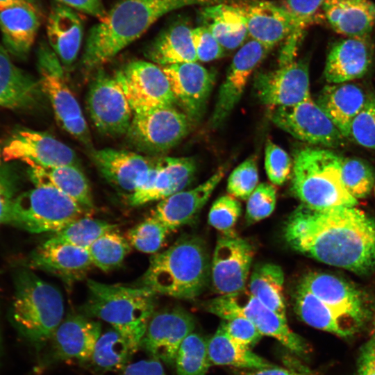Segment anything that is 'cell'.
Here are the masks:
<instances>
[{
	"mask_svg": "<svg viewBox=\"0 0 375 375\" xmlns=\"http://www.w3.org/2000/svg\"><path fill=\"white\" fill-rule=\"evenodd\" d=\"M284 236L295 251L358 274L375 272V220L355 206L315 209L288 217Z\"/></svg>",
	"mask_w": 375,
	"mask_h": 375,
	"instance_id": "cell-1",
	"label": "cell"
},
{
	"mask_svg": "<svg viewBox=\"0 0 375 375\" xmlns=\"http://www.w3.org/2000/svg\"><path fill=\"white\" fill-rule=\"evenodd\" d=\"M234 0H119L90 30L83 54L88 67L101 66L142 36L158 19L177 9Z\"/></svg>",
	"mask_w": 375,
	"mask_h": 375,
	"instance_id": "cell-2",
	"label": "cell"
},
{
	"mask_svg": "<svg viewBox=\"0 0 375 375\" xmlns=\"http://www.w3.org/2000/svg\"><path fill=\"white\" fill-rule=\"evenodd\" d=\"M87 286L88 297L81 313L111 325L136 352L156 311L158 294L144 287L107 284L92 279L88 280Z\"/></svg>",
	"mask_w": 375,
	"mask_h": 375,
	"instance_id": "cell-3",
	"label": "cell"
},
{
	"mask_svg": "<svg viewBox=\"0 0 375 375\" xmlns=\"http://www.w3.org/2000/svg\"><path fill=\"white\" fill-rule=\"evenodd\" d=\"M210 271L203 242L197 238H183L151 257L136 286L148 288L157 294L192 299L203 292Z\"/></svg>",
	"mask_w": 375,
	"mask_h": 375,
	"instance_id": "cell-4",
	"label": "cell"
},
{
	"mask_svg": "<svg viewBox=\"0 0 375 375\" xmlns=\"http://www.w3.org/2000/svg\"><path fill=\"white\" fill-rule=\"evenodd\" d=\"M342 156L323 148L306 147L294 154L290 191L301 204L315 209L356 206L358 200L341 178Z\"/></svg>",
	"mask_w": 375,
	"mask_h": 375,
	"instance_id": "cell-5",
	"label": "cell"
},
{
	"mask_svg": "<svg viewBox=\"0 0 375 375\" xmlns=\"http://www.w3.org/2000/svg\"><path fill=\"white\" fill-rule=\"evenodd\" d=\"M60 292L31 272L19 274L10 310V319L19 336L40 350L63 319Z\"/></svg>",
	"mask_w": 375,
	"mask_h": 375,
	"instance_id": "cell-6",
	"label": "cell"
},
{
	"mask_svg": "<svg viewBox=\"0 0 375 375\" xmlns=\"http://www.w3.org/2000/svg\"><path fill=\"white\" fill-rule=\"evenodd\" d=\"M299 285L317 299L344 339L359 335L374 319L375 305L370 297L340 276L326 272H310Z\"/></svg>",
	"mask_w": 375,
	"mask_h": 375,
	"instance_id": "cell-7",
	"label": "cell"
},
{
	"mask_svg": "<svg viewBox=\"0 0 375 375\" xmlns=\"http://www.w3.org/2000/svg\"><path fill=\"white\" fill-rule=\"evenodd\" d=\"M88 213L56 188L35 185L15 197L8 223L32 233H54Z\"/></svg>",
	"mask_w": 375,
	"mask_h": 375,
	"instance_id": "cell-8",
	"label": "cell"
},
{
	"mask_svg": "<svg viewBox=\"0 0 375 375\" xmlns=\"http://www.w3.org/2000/svg\"><path fill=\"white\" fill-rule=\"evenodd\" d=\"M204 308L223 319L244 317L262 335L276 339L297 356L303 358L308 353L306 342L289 328L287 319L265 306L247 288L210 299L204 303Z\"/></svg>",
	"mask_w": 375,
	"mask_h": 375,
	"instance_id": "cell-9",
	"label": "cell"
},
{
	"mask_svg": "<svg viewBox=\"0 0 375 375\" xmlns=\"http://www.w3.org/2000/svg\"><path fill=\"white\" fill-rule=\"evenodd\" d=\"M37 67L41 90L52 106L59 125L82 144L90 147L89 128L79 103L68 86L60 60L45 42L37 52Z\"/></svg>",
	"mask_w": 375,
	"mask_h": 375,
	"instance_id": "cell-10",
	"label": "cell"
},
{
	"mask_svg": "<svg viewBox=\"0 0 375 375\" xmlns=\"http://www.w3.org/2000/svg\"><path fill=\"white\" fill-rule=\"evenodd\" d=\"M190 120L173 106L133 113L126 135L137 149L151 154L166 152L187 135Z\"/></svg>",
	"mask_w": 375,
	"mask_h": 375,
	"instance_id": "cell-11",
	"label": "cell"
},
{
	"mask_svg": "<svg viewBox=\"0 0 375 375\" xmlns=\"http://www.w3.org/2000/svg\"><path fill=\"white\" fill-rule=\"evenodd\" d=\"M269 108L272 122L298 140L331 148L344 144L346 138L311 97L296 105Z\"/></svg>",
	"mask_w": 375,
	"mask_h": 375,
	"instance_id": "cell-12",
	"label": "cell"
},
{
	"mask_svg": "<svg viewBox=\"0 0 375 375\" xmlns=\"http://www.w3.org/2000/svg\"><path fill=\"white\" fill-rule=\"evenodd\" d=\"M122 89L133 114L173 106L176 99L169 80L159 65L145 60L132 61L114 76Z\"/></svg>",
	"mask_w": 375,
	"mask_h": 375,
	"instance_id": "cell-13",
	"label": "cell"
},
{
	"mask_svg": "<svg viewBox=\"0 0 375 375\" xmlns=\"http://www.w3.org/2000/svg\"><path fill=\"white\" fill-rule=\"evenodd\" d=\"M21 161L28 166L78 165L74 151L53 136L26 128L15 130L0 146V163Z\"/></svg>",
	"mask_w": 375,
	"mask_h": 375,
	"instance_id": "cell-14",
	"label": "cell"
},
{
	"mask_svg": "<svg viewBox=\"0 0 375 375\" xmlns=\"http://www.w3.org/2000/svg\"><path fill=\"white\" fill-rule=\"evenodd\" d=\"M90 117L102 134H126L133 117L128 100L114 76L99 72L92 80L87 97Z\"/></svg>",
	"mask_w": 375,
	"mask_h": 375,
	"instance_id": "cell-15",
	"label": "cell"
},
{
	"mask_svg": "<svg viewBox=\"0 0 375 375\" xmlns=\"http://www.w3.org/2000/svg\"><path fill=\"white\" fill-rule=\"evenodd\" d=\"M253 253L251 244L234 232L218 238L210 271L215 293L224 295L246 288Z\"/></svg>",
	"mask_w": 375,
	"mask_h": 375,
	"instance_id": "cell-16",
	"label": "cell"
},
{
	"mask_svg": "<svg viewBox=\"0 0 375 375\" xmlns=\"http://www.w3.org/2000/svg\"><path fill=\"white\" fill-rule=\"evenodd\" d=\"M254 88L258 100L269 108L298 104L311 97L308 63L294 60L260 73Z\"/></svg>",
	"mask_w": 375,
	"mask_h": 375,
	"instance_id": "cell-17",
	"label": "cell"
},
{
	"mask_svg": "<svg viewBox=\"0 0 375 375\" xmlns=\"http://www.w3.org/2000/svg\"><path fill=\"white\" fill-rule=\"evenodd\" d=\"M195 326L192 316L181 308L155 311L149 319L142 346L152 358L174 364L178 349Z\"/></svg>",
	"mask_w": 375,
	"mask_h": 375,
	"instance_id": "cell-18",
	"label": "cell"
},
{
	"mask_svg": "<svg viewBox=\"0 0 375 375\" xmlns=\"http://www.w3.org/2000/svg\"><path fill=\"white\" fill-rule=\"evenodd\" d=\"M271 49L252 40L245 43L234 56L218 92L210 119L213 127L219 126L231 113L241 99L251 74Z\"/></svg>",
	"mask_w": 375,
	"mask_h": 375,
	"instance_id": "cell-19",
	"label": "cell"
},
{
	"mask_svg": "<svg viewBox=\"0 0 375 375\" xmlns=\"http://www.w3.org/2000/svg\"><path fill=\"white\" fill-rule=\"evenodd\" d=\"M176 99L190 121H199L215 81L213 73L197 62L161 67Z\"/></svg>",
	"mask_w": 375,
	"mask_h": 375,
	"instance_id": "cell-20",
	"label": "cell"
},
{
	"mask_svg": "<svg viewBox=\"0 0 375 375\" xmlns=\"http://www.w3.org/2000/svg\"><path fill=\"white\" fill-rule=\"evenodd\" d=\"M101 334L99 321L82 313L67 315L49 342L50 360L89 362Z\"/></svg>",
	"mask_w": 375,
	"mask_h": 375,
	"instance_id": "cell-21",
	"label": "cell"
},
{
	"mask_svg": "<svg viewBox=\"0 0 375 375\" xmlns=\"http://www.w3.org/2000/svg\"><path fill=\"white\" fill-rule=\"evenodd\" d=\"M90 154L106 181L128 197L140 186L153 162L131 151L111 148L92 150Z\"/></svg>",
	"mask_w": 375,
	"mask_h": 375,
	"instance_id": "cell-22",
	"label": "cell"
},
{
	"mask_svg": "<svg viewBox=\"0 0 375 375\" xmlns=\"http://www.w3.org/2000/svg\"><path fill=\"white\" fill-rule=\"evenodd\" d=\"M225 173L226 169L222 167L198 186L180 191L159 201L151 215L169 231L189 223L206 203Z\"/></svg>",
	"mask_w": 375,
	"mask_h": 375,
	"instance_id": "cell-23",
	"label": "cell"
},
{
	"mask_svg": "<svg viewBox=\"0 0 375 375\" xmlns=\"http://www.w3.org/2000/svg\"><path fill=\"white\" fill-rule=\"evenodd\" d=\"M373 59L369 38H346L331 48L325 63L324 76L330 84L347 83L362 77Z\"/></svg>",
	"mask_w": 375,
	"mask_h": 375,
	"instance_id": "cell-24",
	"label": "cell"
},
{
	"mask_svg": "<svg viewBox=\"0 0 375 375\" xmlns=\"http://www.w3.org/2000/svg\"><path fill=\"white\" fill-rule=\"evenodd\" d=\"M31 262L60 278L69 288L83 280L93 266L87 249L46 241L34 251Z\"/></svg>",
	"mask_w": 375,
	"mask_h": 375,
	"instance_id": "cell-25",
	"label": "cell"
},
{
	"mask_svg": "<svg viewBox=\"0 0 375 375\" xmlns=\"http://www.w3.org/2000/svg\"><path fill=\"white\" fill-rule=\"evenodd\" d=\"M195 172L196 162L192 158H158V171L149 186L128 196V202L133 206H142L182 191L191 183Z\"/></svg>",
	"mask_w": 375,
	"mask_h": 375,
	"instance_id": "cell-26",
	"label": "cell"
},
{
	"mask_svg": "<svg viewBox=\"0 0 375 375\" xmlns=\"http://www.w3.org/2000/svg\"><path fill=\"white\" fill-rule=\"evenodd\" d=\"M40 24L33 2L0 10V31L3 47L12 56L24 58L28 54Z\"/></svg>",
	"mask_w": 375,
	"mask_h": 375,
	"instance_id": "cell-27",
	"label": "cell"
},
{
	"mask_svg": "<svg viewBox=\"0 0 375 375\" xmlns=\"http://www.w3.org/2000/svg\"><path fill=\"white\" fill-rule=\"evenodd\" d=\"M322 10L331 27L347 38H369L375 27L371 0H324Z\"/></svg>",
	"mask_w": 375,
	"mask_h": 375,
	"instance_id": "cell-28",
	"label": "cell"
},
{
	"mask_svg": "<svg viewBox=\"0 0 375 375\" xmlns=\"http://www.w3.org/2000/svg\"><path fill=\"white\" fill-rule=\"evenodd\" d=\"M47 33L50 47L62 66L69 67L77 58L83 35L79 15L62 4L54 6L49 15Z\"/></svg>",
	"mask_w": 375,
	"mask_h": 375,
	"instance_id": "cell-29",
	"label": "cell"
},
{
	"mask_svg": "<svg viewBox=\"0 0 375 375\" xmlns=\"http://www.w3.org/2000/svg\"><path fill=\"white\" fill-rule=\"evenodd\" d=\"M245 14L248 35L269 48L294 31L292 17L287 8L259 1L245 8Z\"/></svg>",
	"mask_w": 375,
	"mask_h": 375,
	"instance_id": "cell-30",
	"label": "cell"
},
{
	"mask_svg": "<svg viewBox=\"0 0 375 375\" xmlns=\"http://www.w3.org/2000/svg\"><path fill=\"white\" fill-rule=\"evenodd\" d=\"M367 97L358 85L343 83L325 86L316 102L347 139L349 138L351 124Z\"/></svg>",
	"mask_w": 375,
	"mask_h": 375,
	"instance_id": "cell-31",
	"label": "cell"
},
{
	"mask_svg": "<svg viewBox=\"0 0 375 375\" xmlns=\"http://www.w3.org/2000/svg\"><path fill=\"white\" fill-rule=\"evenodd\" d=\"M40 92L39 81L16 66L0 44V108H30L37 103Z\"/></svg>",
	"mask_w": 375,
	"mask_h": 375,
	"instance_id": "cell-32",
	"label": "cell"
},
{
	"mask_svg": "<svg viewBox=\"0 0 375 375\" xmlns=\"http://www.w3.org/2000/svg\"><path fill=\"white\" fill-rule=\"evenodd\" d=\"M28 174L35 185L56 188L78 203L88 213L94 209L89 182L78 165L29 166Z\"/></svg>",
	"mask_w": 375,
	"mask_h": 375,
	"instance_id": "cell-33",
	"label": "cell"
},
{
	"mask_svg": "<svg viewBox=\"0 0 375 375\" xmlns=\"http://www.w3.org/2000/svg\"><path fill=\"white\" fill-rule=\"evenodd\" d=\"M199 17L224 49L241 46L249 35L245 8L242 6L231 3L203 6Z\"/></svg>",
	"mask_w": 375,
	"mask_h": 375,
	"instance_id": "cell-34",
	"label": "cell"
},
{
	"mask_svg": "<svg viewBox=\"0 0 375 375\" xmlns=\"http://www.w3.org/2000/svg\"><path fill=\"white\" fill-rule=\"evenodd\" d=\"M192 31L185 22L173 23L150 44L147 57L160 67L197 62Z\"/></svg>",
	"mask_w": 375,
	"mask_h": 375,
	"instance_id": "cell-35",
	"label": "cell"
},
{
	"mask_svg": "<svg viewBox=\"0 0 375 375\" xmlns=\"http://www.w3.org/2000/svg\"><path fill=\"white\" fill-rule=\"evenodd\" d=\"M207 344L211 364L242 369H260L274 365L253 353L250 349L235 342L222 324Z\"/></svg>",
	"mask_w": 375,
	"mask_h": 375,
	"instance_id": "cell-36",
	"label": "cell"
},
{
	"mask_svg": "<svg viewBox=\"0 0 375 375\" xmlns=\"http://www.w3.org/2000/svg\"><path fill=\"white\" fill-rule=\"evenodd\" d=\"M283 285L281 267L273 263H264L254 268L247 290L268 308L287 319Z\"/></svg>",
	"mask_w": 375,
	"mask_h": 375,
	"instance_id": "cell-37",
	"label": "cell"
},
{
	"mask_svg": "<svg viewBox=\"0 0 375 375\" xmlns=\"http://www.w3.org/2000/svg\"><path fill=\"white\" fill-rule=\"evenodd\" d=\"M135 353L128 342L112 328L101 334L89 362L97 372H120Z\"/></svg>",
	"mask_w": 375,
	"mask_h": 375,
	"instance_id": "cell-38",
	"label": "cell"
},
{
	"mask_svg": "<svg viewBox=\"0 0 375 375\" xmlns=\"http://www.w3.org/2000/svg\"><path fill=\"white\" fill-rule=\"evenodd\" d=\"M117 226L115 224L89 217L88 215L83 216L53 233L46 242L87 249L99 237L116 229Z\"/></svg>",
	"mask_w": 375,
	"mask_h": 375,
	"instance_id": "cell-39",
	"label": "cell"
},
{
	"mask_svg": "<svg viewBox=\"0 0 375 375\" xmlns=\"http://www.w3.org/2000/svg\"><path fill=\"white\" fill-rule=\"evenodd\" d=\"M131 248L127 238L115 229L102 235L87 250L93 266L108 272L122 263Z\"/></svg>",
	"mask_w": 375,
	"mask_h": 375,
	"instance_id": "cell-40",
	"label": "cell"
},
{
	"mask_svg": "<svg viewBox=\"0 0 375 375\" xmlns=\"http://www.w3.org/2000/svg\"><path fill=\"white\" fill-rule=\"evenodd\" d=\"M174 364L177 375H206L211 365L207 342L196 333L189 334L178 349Z\"/></svg>",
	"mask_w": 375,
	"mask_h": 375,
	"instance_id": "cell-41",
	"label": "cell"
},
{
	"mask_svg": "<svg viewBox=\"0 0 375 375\" xmlns=\"http://www.w3.org/2000/svg\"><path fill=\"white\" fill-rule=\"evenodd\" d=\"M341 178L347 192L357 200L368 196L375 186L374 169L358 158L342 157Z\"/></svg>",
	"mask_w": 375,
	"mask_h": 375,
	"instance_id": "cell-42",
	"label": "cell"
},
{
	"mask_svg": "<svg viewBox=\"0 0 375 375\" xmlns=\"http://www.w3.org/2000/svg\"><path fill=\"white\" fill-rule=\"evenodd\" d=\"M169 233L165 225L150 215L131 228L126 238L138 251L154 254L162 247Z\"/></svg>",
	"mask_w": 375,
	"mask_h": 375,
	"instance_id": "cell-43",
	"label": "cell"
},
{
	"mask_svg": "<svg viewBox=\"0 0 375 375\" xmlns=\"http://www.w3.org/2000/svg\"><path fill=\"white\" fill-rule=\"evenodd\" d=\"M258 171L256 158H248L231 173L227 181L229 195L247 200L258 185Z\"/></svg>",
	"mask_w": 375,
	"mask_h": 375,
	"instance_id": "cell-44",
	"label": "cell"
},
{
	"mask_svg": "<svg viewBox=\"0 0 375 375\" xmlns=\"http://www.w3.org/2000/svg\"><path fill=\"white\" fill-rule=\"evenodd\" d=\"M349 138L359 145L375 149V96L368 94L362 110L353 119Z\"/></svg>",
	"mask_w": 375,
	"mask_h": 375,
	"instance_id": "cell-45",
	"label": "cell"
},
{
	"mask_svg": "<svg viewBox=\"0 0 375 375\" xmlns=\"http://www.w3.org/2000/svg\"><path fill=\"white\" fill-rule=\"evenodd\" d=\"M241 213L240 201L229 194L223 195L212 203L208 213V222L223 234L231 233Z\"/></svg>",
	"mask_w": 375,
	"mask_h": 375,
	"instance_id": "cell-46",
	"label": "cell"
},
{
	"mask_svg": "<svg viewBox=\"0 0 375 375\" xmlns=\"http://www.w3.org/2000/svg\"><path fill=\"white\" fill-rule=\"evenodd\" d=\"M276 202V190L268 183H262L247 199L245 219L249 224L269 217L274 211Z\"/></svg>",
	"mask_w": 375,
	"mask_h": 375,
	"instance_id": "cell-47",
	"label": "cell"
},
{
	"mask_svg": "<svg viewBox=\"0 0 375 375\" xmlns=\"http://www.w3.org/2000/svg\"><path fill=\"white\" fill-rule=\"evenodd\" d=\"M265 167L269 181L274 185H281L291 175L292 162L285 151L268 140L265 149Z\"/></svg>",
	"mask_w": 375,
	"mask_h": 375,
	"instance_id": "cell-48",
	"label": "cell"
},
{
	"mask_svg": "<svg viewBox=\"0 0 375 375\" xmlns=\"http://www.w3.org/2000/svg\"><path fill=\"white\" fill-rule=\"evenodd\" d=\"M324 0H288L287 9L290 12L294 31L290 35L303 38L304 31L313 22L314 17ZM290 36V35H289Z\"/></svg>",
	"mask_w": 375,
	"mask_h": 375,
	"instance_id": "cell-49",
	"label": "cell"
},
{
	"mask_svg": "<svg viewBox=\"0 0 375 375\" xmlns=\"http://www.w3.org/2000/svg\"><path fill=\"white\" fill-rule=\"evenodd\" d=\"M221 324L235 342L249 349L254 346L262 336L256 326L244 317L224 319Z\"/></svg>",
	"mask_w": 375,
	"mask_h": 375,
	"instance_id": "cell-50",
	"label": "cell"
},
{
	"mask_svg": "<svg viewBox=\"0 0 375 375\" xmlns=\"http://www.w3.org/2000/svg\"><path fill=\"white\" fill-rule=\"evenodd\" d=\"M192 35L198 60L210 62L224 56V48L205 26L192 28Z\"/></svg>",
	"mask_w": 375,
	"mask_h": 375,
	"instance_id": "cell-51",
	"label": "cell"
},
{
	"mask_svg": "<svg viewBox=\"0 0 375 375\" xmlns=\"http://www.w3.org/2000/svg\"><path fill=\"white\" fill-rule=\"evenodd\" d=\"M14 174L4 163H0V225L8 223L17 196Z\"/></svg>",
	"mask_w": 375,
	"mask_h": 375,
	"instance_id": "cell-52",
	"label": "cell"
},
{
	"mask_svg": "<svg viewBox=\"0 0 375 375\" xmlns=\"http://www.w3.org/2000/svg\"><path fill=\"white\" fill-rule=\"evenodd\" d=\"M356 375H375V340L372 338L359 350Z\"/></svg>",
	"mask_w": 375,
	"mask_h": 375,
	"instance_id": "cell-53",
	"label": "cell"
},
{
	"mask_svg": "<svg viewBox=\"0 0 375 375\" xmlns=\"http://www.w3.org/2000/svg\"><path fill=\"white\" fill-rule=\"evenodd\" d=\"M119 375H166L162 362L155 358L129 363Z\"/></svg>",
	"mask_w": 375,
	"mask_h": 375,
	"instance_id": "cell-54",
	"label": "cell"
},
{
	"mask_svg": "<svg viewBox=\"0 0 375 375\" xmlns=\"http://www.w3.org/2000/svg\"><path fill=\"white\" fill-rule=\"evenodd\" d=\"M60 4L76 9L91 16L102 19L106 14V10L102 0H56Z\"/></svg>",
	"mask_w": 375,
	"mask_h": 375,
	"instance_id": "cell-55",
	"label": "cell"
},
{
	"mask_svg": "<svg viewBox=\"0 0 375 375\" xmlns=\"http://www.w3.org/2000/svg\"><path fill=\"white\" fill-rule=\"evenodd\" d=\"M235 375H312L308 370H293L278 367L276 365L260 369H236Z\"/></svg>",
	"mask_w": 375,
	"mask_h": 375,
	"instance_id": "cell-56",
	"label": "cell"
},
{
	"mask_svg": "<svg viewBox=\"0 0 375 375\" xmlns=\"http://www.w3.org/2000/svg\"><path fill=\"white\" fill-rule=\"evenodd\" d=\"M28 2H33L34 0H0V10Z\"/></svg>",
	"mask_w": 375,
	"mask_h": 375,
	"instance_id": "cell-57",
	"label": "cell"
},
{
	"mask_svg": "<svg viewBox=\"0 0 375 375\" xmlns=\"http://www.w3.org/2000/svg\"><path fill=\"white\" fill-rule=\"evenodd\" d=\"M372 333H371V338L375 340V316L374 317V319L372 322Z\"/></svg>",
	"mask_w": 375,
	"mask_h": 375,
	"instance_id": "cell-58",
	"label": "cell"
},
{
	"mask_svg": "<svg viewBox=\"0 0 375 375\" xmlns=\"http://www.w3.org/2000/svg\"><path fill=\"white\" fill-rule=\"evenodd\" d=\"M1 349V331H0V353Z\"/></svg>",
	"mask_w": 375,
	"mask_h": 375,
	"instance_id": "cell-59",
	"label": "cell"
},
{
	"mask_svg": "<svg viewBox=\"0 0 375 375\" xmlns=\"http://www.w3.org/2000/svg\"><path fill=\"white\" fill-rule=\"evenodd\" d=\"M374 194H375V186H374Z\"/></svg>",
	"mask_w": 375,
	"mask_h": 375,
	"instance_id": "cell-60",
	"label": "cell"
}]
</instances>
